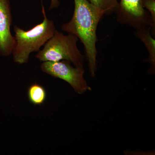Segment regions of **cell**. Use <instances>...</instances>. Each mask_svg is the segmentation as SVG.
<instances>
[{
  "label": "cell",
  "mask_w": 155,
  "mask_h": 155,
  "mask_svg": "<svg viewBox=\"0 0 155 155\" xmlns=\"http://www.w3.org/2000/svg\"><path fill=\"white\" fill-rule=\"evenodd\" d=\"M93 5L102 12L104 15L115 13L118 5V0H88Z\"/></svg>",
  "instance_id": "9c48e42d"
},
{
  "label": "cell",
  "mask_w": 155,
  "mask_h": 155,
  "mask_svg": "<svg viewBox=\"0 0 155 155\" xmlns=\"http://www.w3.org/2000/svg\"><path fill=\"white\" fill-rule=\"evenodd\" d=\"M143 5L150 13L153 22L155 23V0H143Z\"/></svg>",
  "instance_id": "30bf717a"
},
{
  "label": "cell",
  "mask_w": 155,
  "mask_h": 155,
  "mask_svg": "<svg viewBox=\"0 0 155 155\" xmlns=\"http://www.w3.org/2000/svg\"><path fill=\"white\" fill-rule=\"evenodd\" d=\"M13 22L10 0H0V57L12 54L15 40L11 32Z\"/></svg>",
  "instance_id": "8992f818"
},
{
  "label": "cell",
  "mask_w": 155,
  "mask_h": 155,
  "mask_svg": "<svg viewBox=\"0 0 155 155\" xmlns=\"http://www.w3.org/2000/svg\"><path fill=\"white\" fill-rule=\"evenodd\" d=\"M115 13L119 23L135 30L150 28L155 38V23L150 13L143 8V0H120Z\"/></svg>",
  "instance_id": "277c9868"
},
{
  "label": "cell",
  "mask_w": 155,
  "mask_h": 155,
  "mask_svg": "<svg viewBox=\"0 0 155 155\" xmlns=\"http://www.w3.org/2000/svg\"><path fill=\"white\" fill-rule=\"evenodd\" d=\"M27 94L29 101L35 105H41L46 100V91L39 84L34 83L30 85Z\"/></svg>",
  "instance_id": "ba28073f"
},
{
  "label": "cell",
  "mask_w": 155,
  "mask_h": 155,
  "mask_svg": "<svg viewBox=\"0 0 155 155\" xmlns=\"http://www.w3.org/2000/svg\"><path fill=\"white\" fill-rule=\"evenodd\" d=\"M74 4L72 18L62 25L61 29L75 35L82 43L91 76L94 78L97 67V30L104 14L88 0H74Z\"/></svg>",
  "instance_id": "6da1fadb"
},
{
  "label": "cell",
  "mask_w": 155,
  "mask_h": 155,
  "mask_svg": "<svg viewBox=\"0 0 155 155\" xmlns=\"http://www.w3.org/2000/svg\"><path fill=\"white\" fill-rule=\"evenodd\" d=\"M78 38L74 35H64L56 29L53 36L35 57L42 62L67 61L75 67H84L85 56L78 47Z\"/></svg>",
  "instance_id": "3957f363"
},
{
  "label": "cell",
  "mask_w": 155,
  "mask_h": 155,
  "mask_svg": "<svg viewBox=\"0 0 155 155\" xmlns=\"http://www.w3.org/2000/svg\"><path fill=\"white\" fill-rule=\"evenodd\" d=\"M42 11L43 21L29 30H23L17 25L14 26L15 43L12 54L16 64L28 63L30 54L39 51L55 31L54 22L48 19L43 6Z\"/></svg>",
  "instance_id": "7a4b0ae2"
},
{
  "label": "cell",
  "mask_w": 155,
  "mask_h": 155,
  "mask_svg": "<svg viewBox=\"0 0 155 155\" xmlns=\"http://www.w3.org/2000/svg\"><path fill=\"white\" fill-rule=\"evenodd\" d=\"M134 35L140 40L146 48L149 54L148 58L145 60L151 65L150 71L155 73V39L151 33L150 28L136 30Z\"/></svg>",
  "instance_id": "52a82bcc"
},
{
  "label": "cell",
  "mask_w": 155,
  "mask_h": 155,
  "mask_svg": "<svg viewBox=\"0 0 155 155\" xmlns=\"http://www.w3.org/2000/svg\"><path fill=\"white\" fill-rule=\"evenodd\" d=\"M40 67L43 72L66 81L78 94L92 90L84 78V67H73L69 61H63L43 62Z\"/></svg>",
  "instance_id": "5b68a950"
},
{
  "label": "cell",
  "mask_w": 155,
  "mask_h": 155,
  "mask_svg": "<svg viewBox=\"0 0 155 155\" xmlns=\"http://www.w3.org/2000/svg\"><path fill=\"white\" fill-rule=\"evenodd\" d=\"M60 5V3L58 0H51V5L49 7L50 10L58 8Z\"/></svg>",
  "instance_id": "8fae6325"
}]
</instances>
